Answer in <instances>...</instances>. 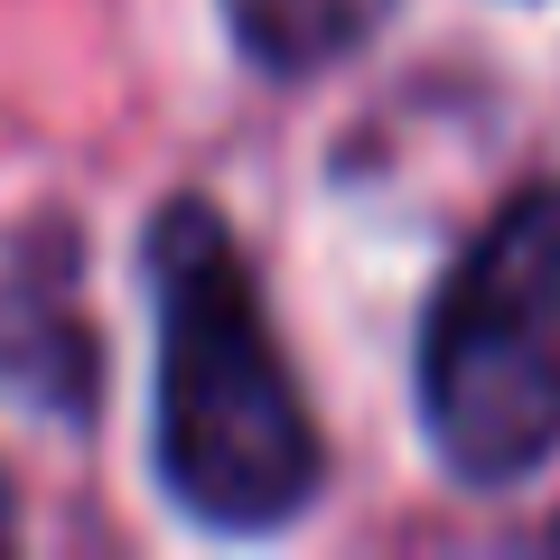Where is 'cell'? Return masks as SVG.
I'll return each instance as SVG.
<instances>
[{
  "mask_svg": "<svg viewBox=\"0 0 560 560\" xmlns=\"http://www.w3.org/2000/svg\"><path fill=\"white\" fill-rule=\"evenodd\" d=\"M160 300V486L215 533H271L318 495V430L280 364L261 290L206 197L150 215Z\"/></svg>",
  "mask_w": 560,
  "mask_h": 560,
  "instance_id": "1",
  "label": "cell"
},
{
  "mask_svg": "<svg viewBox=\"0 0 560 560\" xmlns=\"http://www.w3.org/2000/svg\"><path fill=\"white\" fill-rule=\"evenodd\" d=\"M420 420L458 486H514L560 448V187L514 197L448 271L420 337Z\"/></svg>",
  "mask_w": 560,
  "mask_h": 560,
  "instance_id": "2",
  "label": "cell"
},
{
  "mask_svg": "<svg viewBox=\"0 0 560 560\" xmlns=\"http://www.w3.org/2000/svg\"><path fill=\"white\" fill-rule=\"evenodd\" d=\"M0 393L47 420H94L103 401V337L75 300V234L57 215L0 234Z\"/></svg>",
  "mask_w": 560,
  "mask_h": 560,
  "instance_id": "3",
  "label": "cell"
},
{
  "mask_svg": "<svg viewBox=\"0 0 560 560\" xmlns=\"http://www.w3.org/2000/svg\"><path fill=\"white\" fill-rule=\"evenodd\" d=\"M393 0H224V20H234V47L271 75H318L337 66L346 47L374 38V20Z\"/></svg>",
  "mask_w": 560,
  "mask_h": 560,
  "instance_id": "4",
  "label": "cell"
},
{
  "mask_svg": "<svg viewBox=\"0 0 560 560\" xmlns=\"http://www.w3.org/2000/svg\"><path fill=\"white\" fill-rule=\"evenodd\" d=\"M20 541V504H10V477H0V551Z\"/></svg>",
  "mask_w": 560,
  "mask_h": 560,
  "instance_id": "5",
  "label": "cell"
}]
</instances>
